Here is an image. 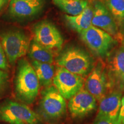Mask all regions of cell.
Returning <instances> with one entry per match:
<instances>
[{"instance_id": "7402d4cb", "label": "cell", "mask_w": 124, "mask_h": 124, "mask_svg": "<svg viewBox=\"0 0 124 124\" xmlns=\"http://www.w3.org/2000/svg\"><path fill=\"white\" fill-rule=\"evenodd\" d=\"M94 124H119L118 121H113L106 118H95Z\"/></svg>"}, {"instance_id": "9a60e30c", "label": "cell", "mask_w": 124, "mask_h": 124, "mask_svg": "<svg viewBox=\"0 0 124 124\" xmlns=\"http://www.w3.org/2000/svg\"><path fill=\"white\" fill-rule=\"evenodd\" d=\"M93 7L88 5L80 14L77 16L65 15V19L71 28L79 33L92 25Z\"/></svg>"}, {"instance_id": "ac0fdd59", "label": "cell", "mask_w": 124, "mask_h": 124, "mask_svg": "<svg viewBox=\"0 0 124 124\" xmlns=\"http://www.w3.org/2000/svg\"><path fill=\"white\" fill-rule=\"evenodd\" d=\"M28 51L29 56L33 60L41 63H53L54 58L52 51L41 46L35 40L31 43Z\"/></svg>"}, {"instance_id": "5b68a950", "label": "cell", "mask_w": 124, "mask_h": 124, "mask_svg": "<svg viewBox=\"0 0 124 124\" xmlns=\"http://www.w3.org/2000/svg\"><path fill=\"white\" fill-rule=\"evenodd\" d=\"M106 63L109 89L124 92V46L113 48L107 56Z\"/></svg>"}, {"instance_id": "d4e9b609", "label": "cell", "mask_w": 124, "mask_h": 124, "mask_svg": "<svg viewBox=\"0 0 124 124\" xmlns=\"http://www.w3.org/2000/svg\"><path fill=\"white\" fill-rule=\"evenodd\" d=\"M122 45L124 46V35L123 36V39H122Z\"/></svg>"}, {"instance_id": "9c48e42d", "label": "cell", "mask_w": 124, "mask_h": 124, "mask_svg": "<svg viewBox=\"0 0 124 124\" xmlns=\"http://www.w3.org/2000/svg\"><path fill=\"white\" fill-rule=\"evenodd\" d=\"M85 89L95 98L100 101L110 91L106 63L102 60H98L89 72L85 82Z\"/></svg>"}, {"instance_id": "3957f363", "label": "cell", "mask_w": 124, "mask_h": 124, "mask_svg": "<svg viewBox=\"0 0 124 124\" xmlns=\"http://www.w3.org/2000/svg\"><path fill=\"white\" fill-rule=\"evenodd\" d=\"M66 99L55 86H50L43 91L39 105L40 115L48 121L58 120L66 112Z\"/></svg>"}, {"instance_id": "30bf717a", "label": "cell", "mask_w": 124, "mask_h": 124, "mask_svg": "<svg viewBox=\"0 0 124 124\" xmlns=\"http://www.w3.org/2000/svg\"><path fill=\"white\" fill-rule=\"evenodd\" d=\"M92 25L110 34L117 41L122 42L124 36L119 31L110 12L104 2L99 1L94 2Z\"/></svg>"}, {"instance_id": "4fadbf2b", "label": "cell", "mask_w": 124, "mask_h": 124, "mask_svg": "<svg viewBox=\"0 0 124 124\" xmlns=\"http://www.w3.org/2000/svg\"><path fill=\"white\" fill-rule=\"evenodd\" d=\"M44 4V0H10L9 14L20 19L31 18L41 11Z\"/></svg>"}, {"instance_id": "6da1fadb", "label": "cell", "mask_w": 124, "mask_h": 124, "mask_svg": "<svg viewBox=\"0 0 124 124\" xmlns=\"http://www.w3.org/2000/svg\"><path fill=\"white\" fill-rule=\"evenodd\" d=\"M40 83L33 66L26 60L18 63L16 78V92L20 100L32 103L38 95Z\"/></svg>"}, {"instance_id": "277c9868", "label": "cell", "mask_w": 124, "mask_h": 124, "mask_svg": "<svg viewBox=\"0 0 124 124\" xmlns=\"http://www.w3.org/2000/svg\"><path fill=\"white\" fill-rule=\"evenodd\" d=\"M79 34L82 41L88 48L101 58L106 57L117 43L115 39L110 34L93 25Z\"/></svg>"}, {"instance_id": "44dd1931", "label": "cell", "mask_w": 124, "mask_h": 124, "mask_svg": "<svg viewBox=\"0 0 124 124\" xmlns=\"http://www.w3.org/2000/svg\"><path fill=\"white\" fill-rule=\"evenodd\" d=\"M8 68V63L5 54L2 48L0 46V69L6 70Z\"/></svg>"}, {"instance_id": "603a6c76", "label": "cell", "mask_w": 124, "mask_h": 124, "mask_svg": "<svg viewBox=\"0 0 124 124\" xmlns=\"http://www.w3.org/2000/svg\"><path fill=\"white\" fill-rule=\"evenodd\" d=\"M124 120V95L123 97H122L121 100V109H120V114H119V117H118V122L119 124H121L122 122Z\"/></svg>"}, {"instance_id": "7c38bea8", "label": "cell", "mask_w": 124, "mask_h": 124, "mask_svg": "<svg viewBox=\"0 0 124 124\" xmlns=\"http://www.w3.org/2000/svg\"><path fill=\"white\" fill-rule=\"evenodd\" d=\"M97 100L87 90L82 89L70 99L69 108L73 117H82L96 108Z\"/></svg>"}, {"instance_id": "484cf974", "label": "cell", "mask_w": 124, "mask_h": 124, "mask_svg": "<svg viewBox=\"0 0 124 124\" xmlns=\"http://www.w3.org/2000/svg\"><path fill=\"white\" fill-rule=\"evenodd\" d=\"M95 1H101V2H104V1H105V0H95Z\"/></svg>"}, {"instance_id": "52a82bcc", "label": "cell", "mask_w": 124, "mask_h": 124, "mask_svg": "<svg viewBox=\"0 0 124 124\" xmlns=\"http://www.w3.org/2000/svg\"><path fill=\"white\" fill-rule=\"evenodd\" d=\"M0 120L10 124H41L38 114L29 107L12 101L0 106Z\"/></svg>"}, {"instance_id": "d6986e66", "label": "cell", "mask_w": 124, "mask_h": 124, "mask_svg": "<svg viewBox=\"0 0 124 124\" xmlns=\"http://www.w3.org/2000/svg\"><path fill=\"white\" fill-rule=\"evenodd\" d=\"M55 5L70 16L80 14L89 5L86 0H52Z\"/></svg>"}, {"instance_id": "7a4b0ae2", "label": "cell", "mask_w": 124, "mask_h": 124, "mask_svg": "<svg viewBox=\"0 0 124 124\" xmlns=\"http://www.w3.org/2000/svg\"><path fill=\"white\" fill-rule=\"evenodd\" d=\"M56 63L59 67L83 77L90 72L93 66L89 54L74 46L65 49L57 59Z\"/></svg>"}, {"instance_id": "cb8c5ba5", "label": "cell", "mask_w": 124, "mask_h": 124, "mask_svg": "<svg viewBox=\"0 0 124 124\" xmlns=\"http://www.w3.org/2000/svg\"><path fill=\"white\" fill-rule=\"evenodd\" d=\"M9 2V0H0V10Z\"/></svg>"}, {"instance_id": "e0dca14e", "label": "cell", "mask_w": 124, "mask_h": 124, "mask_svg": "<svg viewBox=\"0 0 124 124\" xmlns=\"http://www.w3.org/2000/svg\"><path fill=\"white\" fill-rule=\"evenodd\" d=\"M110 12L120 33L124 35V0H105L103 2Z\"/></svg>"}, {"instance_id": "8fae6325", "label": "cell", "mask_w": 124, "mask_h": 124, "mask_svg": "<svg viewBox=\"0 0 124 124\" xmlns=\"http://www.w3.org/2000/svg\"><path fill=\"white\" fill-rule=\"evenodd\" d=\"M34 40L46 48L59 49L61 48L63 39L60 32L54 25L49 21H42L35 25Z\"/></svg>"}, {"instance_id": "5bb4252c", "label": "cell", "mask_w": 124, "mask_h": 124, "mask_svg": "<svg viewBox=\"0 0 124 124\" xmlns=\"http://www.w3.org/2000/svg\"><path fill=\"white\" fill-rule=\"evenodd\" d=\"M122 97V93L115 91L105 95L100 100L96 118H106L113 121L118 120Z\"/></svg>"}, {"instance_id": "2e32d148", "label": "cell", "mask_w": 124, "mask_h": 124, "mask_svg": "<svg viewBox=\"0 0 124 124\" xmlns=\"http://www.w3.org/2000/svg\"><path fill=\"white\" fill-rule=\"evenodd\" d=\"M32 66L38 76L40 85L46 87L50 86L53 83L55 74V67L53 65L33 60Z\"/></svg>"}, {"instance_id": "ffe728a7", "label": "cell", "mask_w": 124, "mask_h": 124, "mask_svg": "<svg viewBox=\"0 0 124 124\" xmlns=\"http://www.w3.org/2000/svg\"><path fill=\"white\" fill-rule=\"evenodd\" d=\"M8 79V74L0 70V92H1L4 89L7 83Z\"/></svg>"}, {"instance_id": "4316f807", "label": "cell", "mask_w": 124, "mask_h": 124, "mask_svg": "<svg viewBox=\"0 0 124 124\" xmlns=\"http://www.w3.org/2000/svg\"><path fill=\"white\" fill-rule=\"evenodd\" d=\"M124 124V120H123V121L122 122V124Z\"/></svg>"}, {"instance_id": "8992f818", "label": "cell", "mask_w": 124, "mask_h": 124, "mask_svg": "<svg viewBox=\"0 0 124 124\" xmlns=\"http://www.w3.org/2000/svg\"><path fill=\"white\" fill-rule=\"evenodd\" d=\"M1 42L9 62L15 63L18 59L25 55L30 46L29 38L23 31L11 30L1 35Z\"/></svg>"}, {"instance_id": "ba28073f", "label": "cell", "mask_w": 124, "mask_h": 124, "mask_svg": "<svg viewBox=\"0 0 124 124\" xmlns=\"http://www.w3.org/2000/svg\"><path fill=\"white\" fill-rule=\"evenodd\" d=\"M53 83L66 100H70L83 88L85 80L82 76L59 66L55 71Z\"/></svg>"}]
</instances>
